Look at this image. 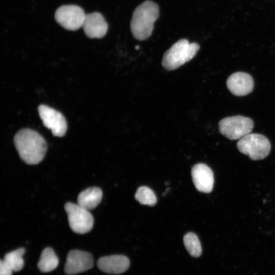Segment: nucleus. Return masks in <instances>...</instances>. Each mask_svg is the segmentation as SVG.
<instances>
[{
	"label": "nucleus",
	"instance_id": "1",
	"mask_svg": "<svg viewBox=\"0 0 275 275\" xmlns=\"http://www.w3.org/2000/svg\"><path fill=\"white\" fill-rule=\"evenodd\" d=\"M14 142L19 156L25 163L36 164L43 159L47 144L38 132L29 128L22 129L15 134Z\"/></svg>",
	"mask_w": 275,
	"mask_h": 275
},
{
	"label": "nucleus",
	"instance_id": "2",
	"mask_svg": "<svg viewBox=\"0 0 275 275\" xmlns=\"http://www.w3.org/2000/svg\"><path fill=\"white\" fill-rule=\"evenodd\" d=\"M158 16V6L152 1H146L138 6L133 13L130 22V29L133 37L139 40L149 38Z\"/></svg>",
	"mask_w": 275,
	"mask_h": 275
},
{
	"label": "nucleus",
	"instance_id": "3",
	"mask_svg": "<svg viewBox=\"0 0 275 275\" xmlns=\"http://www.w3.org/2000/svg\"><path fill=\"white\" fill-rule=\"evenodd\" d=\"M197 43H189L182 39L175 43L163 54L162 65L168 70H173L191 60L199 49Z\"/></svg>",
	"mask_w": 275,
	"mask_h": 275
},
{
	"label": "nucleus",
	"instance_id": "4",
	"mask_svg": "<svg viewBox=\"0 0 275 275\" xmlns=\"http://www.w3.org/2000/svg\"><path fill=\"white\" fill-rule=\"evenodd\" d=\"M239 151L248 156L253 160H262L270 153L271 144L264 135L258 133H249L239 139L237 143Z\"/></svg>",
	"mask_w": 275,
	"mask_h": 275
},
{
	"label": "nucleus",
	"instance_id": "5",
	"mask_svg": "<svg viewBox=\"0 0 275 275\" xmlns=\"http://www.w3.org/2000/svg\"><path fill=\"white\" fill-rule=\"evenodd\" d=\"M254 122L250 118L242 116L228 117L221 120L218 128L222 134L228 139H240L250 133Z\"/></svg>",
	"mask_w": 275,
	"mask_h": 275
},
{
	"label": "nucleus",
	"instance_id": "6",
	"mask_svg": "<svg viewBox=\"0 0 275 275\" xmlns=\"http://www.w3.org/2000/svg\"><path fill=\"white\" fill-rule=\"evenodd\" d=\"M69 226L73 231L85 234L93 228L94 219L89 210L78 204L68 202L65 205Z\"/></svg>",
	"mask_w": 275,
	"mask_h": 275
},
{
	"label": "nucleus",
	"instance_id": "7",
	"mask_svg": "<svg viewBox=\"0 0 275 275\" xmlns=\"http://www.w3.org/2000/svg\"><path fill=\"white\" fill-rule=\"evenodd\" d=\"M86 15L79 6L69 5L58 8L54 17L57 22L64 29L76 31L82 26Z\"/></svg>",
	"mask_w": 275,
	"mask_h": 275
},
{
	"label": "nucleus",
	"instance_id": "8",
	"mask_svg": "<svg viewBox=\"0 0 275 275\" xmlns=\"http://www.w3.org/2000/svg\"><path fill=\"white\" fill-rule=\"evenodd\" d=\"M38 111L43 125L51 131L53 135L62 137L65 135L67 124L62 113L42 104L38 106Z\"/></svg>",
	"mask_w": 275,
	"mask_h": 275
},
{
	"label": "nucleus",
	"instance_id": "9",
	"mask_svg": "<svg viewBox=\"0 0 275 275\" xmlns=\"http://www.w3.org/2000/svg\"><path fill=\"white\" fill-rule=\"evenodd\" d=\"M93 258L90 253L77 250L70 251L67 256L64 271L73 275L86 271L93 266Z\"/></svg>",
	"mask_w": 275,
	"mask_h": 275
},
{
	"label": "nucleus",
	"instance_id": "10",
	"mask_svg": "<svg viewBox=\"0 0 275 275\" xmlns=\"http://www.w3.org/2000/svg\"><path fill=\"white\" fill-rule=\"evenodd\" d=\"M191 177L196 188L204 193H209L213 189L214 176L212 170L204 163L195 165L191 172Z\"/></svg>",
	"mask_w": 275,
	"mask_h": 275
},
{
	"label": "nucleus",
	"instance_id": "11",
	"mask_svg": "<svg viewBox=\"0 0 275 275\" xmlns=\"http://www.w3.org/2000/svg\"><path fill=\"white\" fill-rule=\"evenodd\" d=\"M254 80L249 74L237 72L231 74L227 80V86L230 92L237 96H245L254 88Z\"/></svg>",
	"mask_w": 275,
	"mask_h": 275
},
{
	"label": "nucleus",
	"instance_id": "12",
	"mask_svg": "<svg viewBox=\"0 0 275 275\" xmlns=\"http://www.w3.org/2000/svg\"><path fill=\"white\" fill-rule=\"evenodd\" d=\"M82 27L88 37L99 39L106 34L108 24L101 14L93 12L86 15Z\"/></svg>",
	"mask_w": 275,
	"mask_h": 275
},
{
	"label": "nucleus",
	"instance_id": "13",
	"mask_svg": "<svg viewBox=\"0 0 275 275\" xmlns=\"http://www.w3.org/2000/svg\"><path fill=\"white\" fill-rule=\"evenodd\" d=\"M129 266V258L123 255L102 257L97 261V266L99 269L108 274L122 273L128 269Z\"/></svg>",
	"mask_w": 275,
	"mask_h": 275
},
{
	"label": "nucleus",
	"instance_id": "14",
	"mask_svg": "<svg viewBox=\"0 0 275 275\" xmlns=\"http://www.w3.org/2000/svg\"><path fill=\"white\" fill-rule=\"evenodd\" d=\"M102 198V192L100 188L97 187H89L79 194L77 204L90 211L98 205Z\"/></svg>",
	"mask_w": 275,
	"mask_h": 275
},
{
	"label": "nucleus",
	"instance_id": "15",
	"mask_svg": "<svg viewBox=\"0 0 275 275\" xmlns=\"http://www.w3.org/2000/svg\"><path fill=\"white\" fill-rule=\"evenodd\" d=\"M59 264V259L54 251L46 248L42 251L38 263L39 270L43 272H48L56 269Z\"/></svg>",
	"mask_w": 275,
	"mask_h": 275
},
{
	"label": "nucleus",
	"instance_id": "16",
	"mask_svg": "<svg viewBox=\"0 0 275 275\" xmlns=\"http://www.w3.org/2000/svg\"><path fill=\"white\" fill-rule=\"evenodd\" d=\"M25 253L24 248H19L6 254L4 261L11 267L13 271H18L23 267L24 260L22 256Z\"/></svg>",
	"mask_w": 275,
	"mask_h": 275
},
{
	"label": "nucleus",
	"instance_id": "17",
	"mask_svg": "<svg viewBox=\"0 0 275 275\" xmlns=\"http://www.w3.org/2000/svg\"><path fill=\"white\" fill-rule=\"evenodd\" d=\"M183 243L190 256L198 257L201 255L202 251L201 243L195 233L189 232L186 234L183 237Z\"/></svg>",
	"mask_w": 275,
	"mask_h": 275
},
{
	"label": "nucleus",
	"instance_id": "18",
	"mask_svg": "<svg viewBox=\"0 0 275 275\" xmlns=\"http://www.w3.org/2000/svg\"><path fill=\"white\" fill-rule=\"evenodd\" d=\"M135 198L143 205L153 206L157 202V198L153 191L145 186L138 188L135 194Z\"/></svg>",
	"mask_w": 275,
	"mask_h": 275
},
{
	"label": "nucleus",
	"instance_id": "19",
	"mask_svg": "<svg viewBox=\"0 0 275 275\" xmlns=\"http://www.w3.org/2000/svg\"><path fill=\"white\" fill-rule=\"evenodd\" d=\"M13 271L11 267L4 260H1L0 275H12Z\"/></svg>",
	"mask_w": 275,
	"mask_h": 275
}]
</instances>
